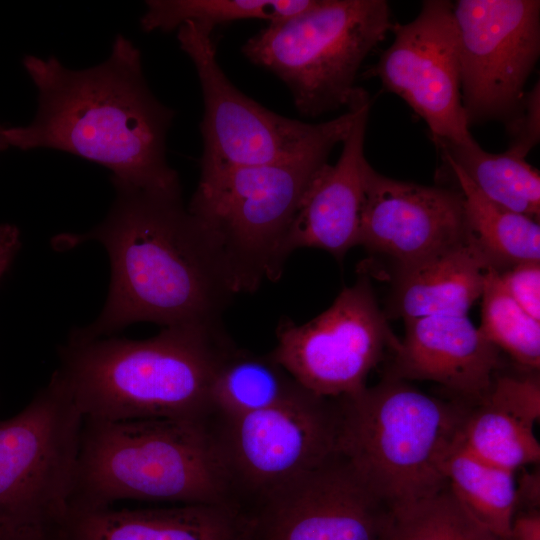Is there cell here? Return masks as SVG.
I'll return each mask as SVG.
<instances>
[{
  "label": "cell",
  "instance_id": "cell-18",
  "mask_svg": "<svg viewBox=\"0 0 540 540\" xmlns=\"http://www.w3.org/2000/svg\"><path fill=\"white\" fill-rule=\"evenodd\" d=\"M64 540H256L255 525L228 502L165 508H69Z\"/></svg>",
  "mask_w": 540,
  "mask_h": 540
},
{
  "label": "cell",
  "instance_id": "cell-13",
  "mask_svg": "<svg viewBox=\"0 0 540 540\" xmlns=\"http://www.w3.org/2000/svg\"><path fill=\"white\" fill-rule=\"evenodd\" d=\"M307 390L226 419L220 445L231 473L268 496L337 453L339 405Z\"/></svg>",
  "mask_w": 540,
  "mask_h": 540
},
{
  "label": "cell",
  "instance_id": "cell-12",
  "mask_svg": "<svg viewBox=\"0 0 540 540\" xmlns=\"http://www.w3.org/2000/svg\"><path fill=\"white\" fill-rule=\"evenodd\" d=\"M394 40L366 72L427 124L432 141L473 138L461 101L459 37L453 3L425 0L415 19L395 23Z\"/></svg>",
  "mask_w": 540,
  "mask_h": 540
},
{
  "label": "cell",
  "instance_id": "cell-21",
  "mask_svg": "<svg viewBox=\"0 0 540 540\" xmlns=\"http://www.w3.org/2000/svg\"><path fill=\"white\" fill-rule=\"evenodd\" d=\"M442 160L455 165L489 200L537 222L540 218V174L524 157L507 149L490 153L474 138L466 142L433 141Z\"/></svg>",
  "mask_w": 540,
  "mask_h": 540
},
{
  "label": "cell",
  "instance_id": "cell-1",
  "mask_svg": "<svg viewBox=\"0 0 540 540\" xmlns=\"http://www.w3.org/2000/svg\"><path fill=\"white\" fill-rule=\"evenodd\" d=\"M113 184L116 198L102 223L84 234L55 239L59 249L98 241L111 263L102 312L71 334L108 337L139 321L163 328L222 326V313L235 293L200 223L184 205L180 184Z\"/></svg>",
  "mask_w": 540,
  "mask_h": 540
},
{
  "label": "cell",
  "instance_id": "cell-5",
  "mask_svg": "<svg viewBox=\"0 0 540 540\" xmlns=\"http://www.w3.org/2000/svg\"><path fill=\"white\" fill-rule=\"evenodd\" d=\"M469 407L384 376L341 398L337 453L388 507L430 496L448 484L444 464Z\"/></svg>",
  "mask_w": 540,
  "mask_h": 540
},
{
  "label": "cell",
  "instance_id": "cell-9",
  "mask_svg": "<svg viewBox=\"0 0 540 540\" xmlns=\"http://www.w3.org/2000/svg\"><path fill=\"white\" fill-rule=\"evenodd\" d=\"M82 420L53 373L23 410L0 421V528L62 524Z\"/></svg>",
  "mask_w": 540,
  "mask_h": 540
},
{
  "label": "cell",
  "instance_id": "cell-11",
  "mask_svg": "<svg viewBox=\"0 0 540 540\" xmlns=\"http://www.w3.org/2000/svg\"><path fill=\"white\" fill-rule=\"evenodd\" d=\"M468 126L519 111L540 53V1L458 0L453 3Z\"/></svg>",
  "mask_w": 540,
  "mask_h": 540
},
{
  "label": "cell",
  "instance_id": "cell-19",
  "mask_svg": "<svg viewBox=\"0 0 540 540\" xmlns=\"http://www.w3.org/2000/svg\"><path fill=\"white\" fill-rule=\"evenodd\" d=\"M489 264L468 238L424 261L396 270L388 312L406 320L467 315L481 298Z\"/></svg>",
  "mask_w": 540,
  "mask_h": 540
},
{
  "label": "cell",
  "instance_id": "cell-23",
  "mask_svg": "<svg viewBox=\"0 0 540 540\" xmlns=\"http://www.w3.org/2000/svg\"><path fill=\"white\" fill-rule=\"evenodd\" d=\"M515 473L476 457L458 440L444 464V474L453 495L501 540H508L517 512Z\"/></svg>",
  "mask_w": 540,
  "mask_h": 540
},
{
  "label": "cell",
  "instance_id": "cell-4",
  "mask_svg": "<svg viewBox=\"0 0 540 540\" xmlns=\"http://www.w3.org/2000/svg\"><path fill=\"white\" fill-rule=\"evenodd\" d=\"M232 479L204 421L83 417L69 508L226 503Z\"/></svg>",
  "mask_w": 540,
  "mask_h": 540
},
{
  "label": "cell",
  "instance_id": "cell-34",
  "mask_svg": "<svg viewBox=\"0 0 540 540\" xmlns=\"http://www.w3.org/2000/svg\"><path fill=\"white\" fill-rule=\"evenodd\" d=\"M20 246L19 230L11 224L0 226V278L8 269Z\"/></svg>",
  "mask_w": 540,
  "mask_h": 540
},
{
  "label": "cell",
  "instance_id": "cell-2",
  "mask_svg": "<svg viewBox=\"0 0 540 540\" xmlns=\"http://www.w3.org/2000/svg\"><path fill=\"white\" fill-rule=\"evenodd\" d=\"M38 89V109L27 126L3 127L9 146L72 153L113 172L112 182L134 187L180 184L166 159L174 111L150 91L140 51L118 35L109 58L71 70L55 57L26 56Z\"/></svg>",
  "mask_w": 540,
  "mask_h": 540
},
{
  "label": "cell",
  "instance_id": "cell-8",
  "mask_svg": "<svg viewBox=\"0 0 540 540\" xmlns=\"http://www.w3.org/2000/svg\"><path fill=\"white\" fill-rule=\"evenodd\" d=\"M212 33L206 27L186 22L177 34L202 90L201 173L329 155L347 137L361 107L370 99L368 92L358 87L344 114L317 124L276 114L231 83L218 63Z\"/></svg>",
  "mask_w": 540,
  "mask_h": 540
},
{
  "label": "cell",
  "instance_id": "cell-29",
  "mask_svg": "<svg viewBox=\"0 0 540 540\" xmlns=\"http://www.w3.org/2000/svg\"><path fill=\"white\" fill-rule=\"evenodd\" d=\"M498 273L513 300L528 315L540 321V261L518 263Z\"/></svg>",
  "mask_w": 540,
  "mask_h": 540
},
{
  "label": "cell",
  "instance_id": "cell-20",
  "mask_svg": "<svg viewBox=\"0 0 540 540\" xmlns=\"http://www.w3.org/2000/svg\"><path fill=\"white\" fill-rule=\"evenodd\" d=\"M442 161L463 196L468 238L489 266L502 272L518 263L540 261L539 222L495 204L455 165Z\"/></svg>",
  "mask_w": 540,
  "mask_h": 540
},
{
  "label": "cell",
  "instance_id": "cell-27",
  "mask_svg": "<svg viewBox=\"0 0 540 540\" xmlns=\"http://www.w3.org/2000/svg\"><path fill=\"white\" fill-rule=\"evenodd\" d=\"M481 334L524 370L539 371L540 321L528 315L508 294L499 273L485 272L481 295Z\"/></svg>",
  "mask_w": 540,
  "mask_h": 540
},
{
  "label": "cell",
  "instance_id": "cell-28",
  "mask_svg": "<svg viewBox=\"0 0 540 540\" xmlns=\"http://www.w3.org/2000/svg\"><path fill=\"white\" fill-rule=\"evenodd\" d=\"M533 426L540 419V380L538 371L525 375L499 374L480 401Z\"/></svg>",
  "mask_w": 540,
  "mask_h": 540
},
{
  "label": "cell",
  "instance_id": "cell-10",
  "mask_svg": "<svg viewBox=\"0 0 540 540\" xmlns=\"http://www.w3.org/2000/svg\"><path fill=\"white\" fill-rule=\"evenodd\" d=\"M399 342L377 303L369 276L362 274L310 321L282 320L271 354L304 389L341 399L363 390L370 372Z\"/></svg>",
  "mask_w": 540,
  "mask_h": 540
},
{
  "label": "cell",
  "instance_id": "cell-32",
  "mask_svg": "<svg viewBox=\"0 0 540 540\" xmlns=\"http://www.w3.org/2000/svg\"><path fill=\"white\" fill-rule=\"evenodd\" d=\"M508 540H540L539 509L517 512Z\"/></svg>",
  "mask_w": 540,
  "mask_h": 540
},
{
  "label": "cell",
  "instance_id": "cell-31",
  "mask_svg": "<svg viewBox=\"0 0 540 540\" xmlns=\"http://www.w3.org/2000/svg\"><path fill=\"white\" fill-rule=\"evenodd\" d=\"M539 502V469L534 470L533 472L524 471L520 477L519 484L516 483L517 512L539 509Z\"/></svg>",
  "mask_w": 540,
  "mask_h": 540
},
{
  "label": "cell",
  "instance_id": "cell-26",
  "mask_svg": "<svg viewBox=\"0 0 540 540\" xmlns=\"http://www.w3.org/2000/svg\"><path fill=\"white\" fill-rule=\"evenodd\" d=\"M315 0H150L141 18V27L164 32L193 22L210 30L239 20H265L269 23L297 15Z\"/></svg>",
  "mask_w": 540,
  "mask_h": 540
},
{
  "label": "cell",
  "instance_id": "cell-14",
  "mask_svg": "<svg viewBox=\"0 0 540 540\" xmlns=\"http://www.w3.org/2000/svg\"><path fill=\"white\" fill-rule=\"evenodd\" d=\"M266 497L256 540H379L390 508L338 453Z\"/></svg>",
  "mask_w": 540,
  "mask_h": 540
},
{
  "label": "cell",
  "instance_id": "cell-16",
  "mask_svg": "<svg viewBox=\"0 0 540 540\" xmlns=\"http://www.w3.org/2000/svg\"><path fill=\"white\" fill-rule=\"evenodd\" d=\"M405 328L384 376L436 382L469 405L485 397L502 359L467 315L410 319Z\"/></svg>",
  "mask_w": 540,
  "mask_h": 540
},
{
  "label": "cell",
  "instance_id": "cell-3",
  "mask_svg": "<svg viewBox=\"0 0 540 540\" xmlns=\"http://www.w3.org/2000/svg\"><path fill=\"white\" fill-rule=\"evenodd\" d=\"M231 348L222 326L165 327L146 340L70 334L54 373L82 417L204 421Z\"/></svg>",
  "mask_w": 540,
  "mask_h": 540
},
{
  "label": "cell",
  "instance_id": "cell-22",
  "mask_svg": "<svg viewBox=\"0 0 540 540\" xmlns=\"http://www.w3.org/2000/svg\"><path fill=\"white\" fill-rule=\"evenodd\" d=\"M305 390L272 354L232 347L214 378L212 409L230 419L283 403Z\"/></svg>",
  "mask_w": 540,
  "mask_h": 540
},
{
  "label": "cell",
  "instance_id": "cell-24",
  "mask_svg": "<svg viewBox=\"0 0 540 540\" xmlns=\"http://www.w3.org/2000/svg\"><path fill=\"white\" fill-rule=\"evenodd\" d=\"M458 443L476 457L513 472L540 460L534 426L483 402L470 405Z\"/></svg>",
  "mask_w": 540,
  "mask_h": 540
},
{
  "label": "cell",
  "instance_id": "cell-25",
  "mask_svg": "<svg viewBox=\"0 0 540 540\" xmlns=\"http://www.w3.org/2000/svg\"><path fill=\"white\" fill-rule=\"evenodd\" d=\"M379 540H501L458 501L448 484L438 492L389 508Z\"/></svg>",
  "mask_w": 540,
  "mask_h": 540
},
{
  "label": "cell",
  "instance_id": "cell-30",
  "mask_svg": "<svg viewBox=\"0 0 540 540\" xmlns=\"http://www.w3.org/2000/svg\"><path fill=\"white\" fill-rule=\"evenodd\" d=\"M510 144L508 149L526 158L540 139V90L537 83L525 93L517 114L506 123Z\"/></svg>",
  "mask_w": 540,
  "mask_h": 540
},
{
  "label": "cell",
  "instance_id": "cell-7",
  "mask_svg": "<svg viewBox=\"0 0 540 540\" xmlns=\"http://www.w3.org/2000/svg\"><path fill=\"white\" fill-rule=\"evenodd\" d=\"M395 23L385 0H315L269 23L242 52L284 82L300 114L316 117L347 109L362 62Z\"/></svg>",
  "mask_w": 540,
  "mask_h": 540
},
{
  "label": "cell",
  "instance_id": "cell-33",
  "mask_svg": "<svg viewBox=\"0 0 540 540\" xmlns=\"http://www.w3.org/2000/svg\"><path fill=\"white\" fill-rule=\"evenodd\" d=\"M0 540H64L61 525L53 527L0 528Z\"/></svg>",
  "mask_w": 540,
  "mask_h": 540
},
{
  "label": "cell",
  "instance_id": "cell-35",
  "mask_svg": "<svg viewBox=\"0 0 540 540\" xmlns=\"http://www.w3.org/2000/svg\"><path fill=\"white\" fill-rule=\"evenodd\" d=\"M1 128H2V126L0 125V150H3V149L8 148L9 146H8L6 140H5V137L3 136L2 132H1L2 131Z\"/></svg>",
  "mask_w": 540,
  "mask_h": 540
},
{
  "label": "cell",
  "instance_id": "cell-15",
  "mask_svg": "<svg viewBox=\"0 0 540 540\" xmlns=\"http://www.w3.org/2000/svg\"><path fill=\"white\" fill-rule=\"evenodd\" d=\"M468 239L457 187L398 180L365 166L359 245L410 267Z\"/></svg>",
  "mask_w": 540,
  "mask_h": 540
},
{
  "label": "cell",
  "instance_id": "cell-6",
  "mask_svg": "<svg viewBox=\"0 0 540 540\" xmlns=\"http://www.w3.org/2000/svg\"><path fill=\"white\" fill-rule=\"evenodd\" d=\"M329 155L201 173L187 206L200 223L234 293L278 280L301 196Z\"/></svg>",
  "mask_w": 540,
  "mask_h": 540
},
{
  "label": "cell",
  "instance_id": "cell-17",
  "mask_svg": "<svg viewBox=\"0 0 540 540\" xmlns=\"http://www.w3.org/2000/svg\"><path fill=\"white\" fill-rule=\"evenodd\" d=\"M370 106L371 99L361 107L336 163H324L309 180L285 241L287 258L296 249L317 248L342 260L359 245Z\"/></svg>",
  "mask_w": 540,
  "mask_h": 540
}]
</instances>
